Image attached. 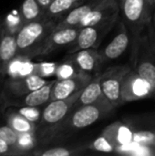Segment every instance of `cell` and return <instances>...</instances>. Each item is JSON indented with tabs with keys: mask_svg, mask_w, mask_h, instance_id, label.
<instances>
[{
	"mask_svg": "<svg viewBox=\"0 0 155 156\" xmlns=\"http://www.w3.org/2000/svg\"><path fill=\"white\" fill-rule=\"evenodd\" d=\"M115 108L107 99L93 104L76 107L59 123L50 127L37 128L35 133L37 146L48 145L54 141L65 138L71 133L87 128L109 114Z\"/></svg>",
	"mask_w": 155,
	"mask_h": 156,
	"instance_id": "6da1fadb",
	"label": "cell"
},
{
	"mask_svg": "<svg viewBox=\"0 0 155 156\" xmlns=\"http://www.w3.org/2000/svg\"><path fill=\"white\" fill-rule=\"evenodd\" d=\"M0 154H20V153L16 148L9 145L5 140L0 138Z\"/></svg>",
	"mask_w": 155,
	"mask_h": 156,
	"instance_id": "f1b7e54d",
	"label": "cell"
},
{
	"mask_svg": "<svg viewBox=\"0 0 155 156\" xmlns=\"http://www.w3.org/2000/svg\"><path fill=\"white\" fill-rule=\"evenodd\" d=\"M153 22H154V24H155V12H154V15H153Z\"/></svg>",
	"mask_w": 155,
	"mask_h": 156,
	"instance_id": "e575fe53",
	"label": "cell"
},
{
	"mask_svg": "<svg viewBox=\"0 0 155 156\" xmlns=\"http://www.w3.org/2000/svg\"><path fill=\"white\" fill-rule=\"evenodd\" d=\"M2 125H3V124H2Z\"/></svg>",
	"mask_w": 155,
	"mask_h": 156,
	"instance_id": "d590c367",
	"label": "cell"
},
{
	"mask_svg": "<svg viewBox=\"0 0 155 156\" xmlns=\"http://www.w3.org/2000/svg\"><path fill=\"white\" fill-rule=\"evenodd\" d=\"M6 124L11 126L15 131L20 134L25 133H35L37 126L35 122L26 118L23 113L16 112H7L5 116Z\"/></svg>",
	"mask_w": 155,
	"mask_h": 156,
	"instance_id": "d6986e66",
	"label": "cell"
},
{
	"mask_svg": "<svg viewBox=\"0 0 155 156\" xmlns=\"http://www.w3.org/2000/svg\"><path fill=\"white\" fill-rule=\"evenodd\" d=\"M121 7L117 0H100L82 19L79 27L96 25L120 15Z\"/></svg>",
	"mask_w": 155,
	"mask_h": 156,
	"instance_id": "8fae6325",
	"label": "cell"
},
{
	"mask_svg": "<svg viewBox=\"0 0 155 156\" xmlns=\"http://www.w3.org/2000/svg\"><path fill=\"white\" fill-rule=\"evenodd\" d=\"M105 99L100 84V74H99L93 77L90 83L82 90V92L76 102V107L93 104Z\"/></svg>",
	"mask_w": 155,
	"mask_h": 156,
	"instance_id": "ac0fdd59",
	"label": "cell"
},
{
	"mask_svg": "<svg viewBox=\"0 0 155 156\" xmlns=\"http://www.w3.org/2000/svg\"><path fill=\"white\" fill-rule=\"evenodd\" d=\"M58 64L56 63H39L34 64L33 73L39 75L43 78L56 76Z\"/></svg>",
	"mask_w": 155,
	"mask_h": 156,
	"instance_id": "83f0119b",
	"label": "cell"
},
{
	"mask_svg": "<svg viewBox=\"0 0 155 156\" xmlns=\"http://www.w3.org/2000/svg\"><path fill=\"white\" fill-rule=\"evenodd\" d=\"M57 22L48 17L23 24L16 33V58H31L39 53Z\"/></svg>",
	"mask_w": 155,
	"mask_h": 156,
	"instance_id": "7a4b0ae2",
	"label": "cell"
},
{
	"mask_svg": "<svg viewBox=\"0 0 155 156\" xmlns=\"http://www.w3.org/2000/svg\"><path fill=\"white\" fill-rule=\"evenodd\" d=\"M89 1H91V0H79V3H80V5H81V4L87 3V2H89Z\"/></svg>",
	"mask_w": 155,
	"mask_h": 156,
	"instance_id": "d6a6232c",
	"label": "cell"
},
{
	"mask_svg": "<svg viewBox=\"0 0 155 156\" xmlns=\"http://www.w3.org/2000/svg\"><path fill=\"white\" fill-rule=\"evenodd\" d=\"M16 33L5 26L0 30V80L4 79L11 61L16 58Z\"/></svg>",
	"mask_w": 155,
	"mask_h": 156,
	"instance_id": "30bf717a",
	"label": "cell"
},
{
	"mask_svg": "<svg viewBox=\"0 0 155 156\" xmlns=\"http://www.w3.org/2000/svg\"><path fill=\"white\" fill-rule=\"evenodd\" d=\"M149 5L151 6V8H153L155 7V0H147Z\"/></svg>",
	"mask_w": 155,
	"mask_h": 156,
	"instance_id": "1f68e13d",
	"label": "cell"
},
{
	"mask_svg": "<svg viewBox=\"0 0 155 156\" xmlns=\"http://www.w3.org/2000/svg\"><path fill=\"white\" fill-rule=\"evenodd\" d=\"M69 61L75 64L82 71L91 73L97 70L104 62L100 50L97 48H86L70 54Z\"/></svg>",
	"mask_w": 155,
	"mask_h": 156,
	"instance_id": "5bb4252c",
	"label": "cell"
},
{
	"mask_svg": "<svg viewBox=\"0 0 155 156\" xmlns=\"http://www.w3.org/2000/svg\"><path fill=\"white\" fill-rule=\"evenodd\" d=\"M57 81V79L48 81L44 86L37 90H35L20 98L15 99L9 102V105H16L23 107H39L50 101L51 90Z\"/></svg>",
	"mask_w": 155,
	"mask_h": 156,
	"instance_id": "9a60e30c",
	"label": "cell"
},
{
	"mask_svg": "<svg viewBox=\"0 0 155 156\" xmlns=\"http://www.w3.org/2000/svg\"><path fill=\"white\" fill-rule=\"evenodd\" d=\"M148 48H149L153 54H155V33L153 34V37H152V39H151V41H150V44H149Z\"/></svg>",
	"mask_w": 155,
	"mask_h": 156,
	"instance_id": "4dcf8cb0",
	"label": "cell"
},
{
	"mask_svg": "<svg viewBox=\"0 0 155 156\" xmlns=\"http://www.w3.org/2000/svg\"><path fill=\"white\" fill-rule=\"evenodd\" d=\"M132 142L142 145L155 147V133L149 131L134 132Z\"/></svg>",
	"mask_w": 155,
	"mask_h": 156,
	"instance_id": "4316f807",
	"label": "cell"
},
{
	"mask_svg": "<svg viewBox=\"0 0 155 156\" xmlns=\"http://www.w3.org/2000/svg\"><path fill=\"white\" fill-rule=\"evenodd\" d=\"M100 1V0H91L74 7L64 17H62L59 22L57 23L55 29L79 27L82 19Z\"/></svg>",
	"mask_w": 155,
	"mask_h": 156,
	"instance_id": "e0dca14e",
	"label": "cell"
},
{
	"mask_svg": "<svg viewBox=\"0 0 155 156\" xmlns=\"http://www.w3.org/2000/svg\"><path fill=\"white\" fill-rule=\"evenodd\" d=\"M80 72H82V70L79 69L75 64H73L70 61H67L58 66L57 72H56V79L58 80H66L74 77Z\"/></svg>",
	"mask_w": 155,
	"mask_h": 156,
	"instance_id": "d4e9b609",
	"label": "cell"
},
{
	"mask_svg": "<svg viewBox=\"0 0 155 156\" xmlns=\"http://www.w3.org/2000/svg\"><path fill=\"white\" fill-rule=\"evenodd\" d=\"M128 65H118L100 74V84L105 98L115 107L122 103V86L125 75L131 70Z\"/></svg>",
	"mask_w": 155,
	"mask_h": 156,
	"instance_id": "8992f818",
	"label": "cell"
},
{
	"mask_svg": "<svg viewBox=\"0 0 155 156\" xmlns=\"http://www.w3.org/2000/svg\"><path fill=\"white\" fill-rule=\"evenodd\" d=\"M92 78L93 77L90 73L82 71L78 75L66 80H57L51 90L50 101L66 99L75 94L76 92L83 90L90 83Z\"/></svg>",
	"mask_w": 155,
	"mask_h": 156,
	"instance_id": "9c48e42d",
	"label": "cell"
},
{
	"mask_svg": "<svg viewBox=\"0 0 155 156\" xmlns=\"http://www.w3.org/2000/svg\"><path fill=\"white\" fill-rule=\"evenodd\" d=\"M20 136H21V134L18 133L16 131H15L8 124L0 125V138L5 140L9 145L16 148L19 151L20 154H23L21 149L19 148Z\"/></svg>",
	"mask_w": 155,
	"mask_h": 156,
	"instance_id": "cb8c5ba5",
	"label": "cell"
},
{
	"mask_svg": "<svg viewBox=\"0 0 155 156\" xmlns=\"http://www.w3.org/2000/svg\"><path fill=\"white\" fill-rule=\"evenodd\" d=\"M130 43V36L126 24L124 21L119 22L117 33L112 37L105 48L100 51L103 61H111L120 58L128 48Z\"/></svg>",
	"mask_w": 155,
	"mask_h": 156,
	"instance_id": "4fadbf2b",
	"label": "cell"
},
{
	"mask_svg": "<svg viewBox=\"0 0 155 156\" xmlns=\"http://www.w3.org/2000/svg\"><path fill=\"white\" fill-rule=\"evenodd\" d=\"M75 1H76V2H77V3L79 4V5H80V3H79V0H75Z\"/></svg>",
	"mask_w": 155,
	"mask_h": 156,
	"instance_id": "836d02e7",
	"label": "cell"
},
{
	"mask_svg": "<svg viewBox=\"0 0 155 156\" xmlns=\"http://www.w3.org/2000/svg\"><path fill=\"white\" fill-rule=\"evenodd\" d=\"M93 151L100 153H113L115 152V146L104 136L100 135L97 139H95L92 144L89 146Z\"/></svg>",
	"mask_w": 155,
	"mask_h": 156,
	"instance_id": "484cf974",
	"label": "cell"
},
{
	"mask_svg": "<svg viewBox=\"0 0 155 156\" xmlns=\"http://www.w3.org/2000/svg\"><path fill=\"white\" fill-rule=\"evenodd\" d=\"M52 1H53V0H37V2L39 3V5H41V7L44 9L45 12H46L47 8L48 7V5L51 4Z\"/></svg>",
	"mask_w": 155,
	"mask_h": 156,
	"instance_id": "f546056e",
	"label": "cell"
},
{
	"mask_svg": "<svg viewBox=\"0 0 155 156\" xmlns=\"http://www.w3.org/2000/svg\"><path fill=\"white\" fill-rule=\"evenodd\" d=\"M121 11L127 27L134 35L141 33L151 18L147 0H121Z\"/></svg>",
	"mask_w": 155,
	"mask_h": 156,
	"instance_id": "277c9868",
	"label": "cell"
},
{
	"mask_svg": "<svg viewBox=\"0 0 155 156\" xmlns=\"http://www.w3.org/2000/svg\"><path fill=\"white\" fill-rule=\"evenodd\" d=\"M78 5L79 4L75 0H53L45 12V17L54 20L62 18Z\"/></svg>",
	"mask_w": 155,
	"mask_h": 156,
	"instance_id": "44dd1931",
	"label": "cell"
},
{
	"mask_svg": "<svg viewBox=\"0 0 155 156\" xmlns=\"http://www.w3.org/2000/svg\"><path fill=\"white\" fill-rule=\"evenodd\" d=\"M120 15L99 24L81 27L77 39L69 47L68 53L72 54L81 49L97 48L103 38L119 22Z\"/></svg>",
	"mask_w": 155,
	"mask_h": 156,
	"instance_id": "3957f363",
	"label": "cell"
},
{
	"mask_svg": "<svg viewBox=\"0 0 155 156\" xmlns=\"http://www.w3.org/2000/svg\"><path fill=\"white\" fill-rule=\"evenodd\" d=\"M134 132L126 124L121 122H115L109 126H107L103 132L102 135H104L116 148L129 144L132 143Z\"/></svg>",
	"mask_w": 155,
	"mask_h": 156,
	"instance_id": "2e32d148",
	"label": "cell"
},
{
	"mask_svg": "<svg viewBox=\"0 0 155 156\" xmlns=\"http://www.w3.org/2000/svg\"><path fill=\"white\" fill-rule=\"evenodd\" d=\"M79 30V27L54 29L47 38L39 56H48L61 48L69 47L77 39Z\"/></svg>",
	"mask_w": 155,
	"mask_h": 156,
	"instance_id": "7c38bea8",
	"label": "cell"
},
{
	"mask_svg": "<svg viewBox=\"0 0 155 156\" xmlns=\"http://www.w3.org/2000/svg\"><path fill=\"white\" fill-rule=\"evenodd\" d=\"M20 15L22 24H26L44 17L45 11L37 0H24L21 5Z\"/></svg>",
	"mask_w": 155,
	"mask_h": 156,
	"instance_id": "7402d4cb",
	"label": "cell"
},
{
	"mask_svg": "<svg viewBox=\"0 0 155 156\" xmlns=\"http://www.w3.org/2000/svg\"><path fill=\"white\" fill-rule=\"evenodd\" d=\"M82 90L75 94L61 100L50 101L41 112L39 125L37 128H46L56 125L65 120L68 115L76 108V102L78 101Z\"/></svg>",
	"mask_w": 155,
	"mask_h": 156,
	"instance_id": "5b68a950",
	"label": "cell"
},
{
	"mask_svg": "<svg viewBox=\"0 0 155 156\" xmlns=\"http://www.w3.org/2000/svg\"><path fill=\"white\" fill-rule=\"evenodd\" d=\"M85 149H86L85 146H79V147L56 146V147H49V148H35V150L30 154L34 155L40 156H69L79 154Z\"/></svg>",
	"mask_w": 155,
	"mask_h": 156,
	"instance_id": "603a6c76",
	"label": "cell"
},
{
	"mask_svg": "<svg viewBox=\"0 0 155 156\" xmlns=\"http://www.w3.org/2000/svg\"><path fill=\"white\" fill-rule=\"evenodd\" d=\"M135 70L151 84L155 94V54L149 48L147 53L136 62Z\"/></svg>",
	"mask_w": 155,
	"mask_h": 156,
	"instance_id": "ffe728a7",
	"label": "cell"
},
{
	"mask_svg": "<svg viewBox=\"0 0 155 156\" xmlns=\"http://www.w3.org/2000/svg\"><path fill=\"white\" fill-rule=\"evenodd\" d=\"M48 81L45 78L35 73L27 74L22 78L9 79L5 82L4 99L7 104L15 99L20 98L35 90L47 84Z\"/></svg>",
	"mask_w": 155,
	"mask_h": 156,
	"instance_id": "ba28073f",
	"label": "cell"
},
{
	"mask_svg": "<svg viewBox=\"0 0 155 156\" xmlns=\"http://www.w3.org/2000/svg\"><path fill=\"white\" fill-rule=\"evenodd\" d=\"M154 94L151 84L135 69H131L124 77L122 86V103L149 98Z\"/></svg>",
	"mask_w": 155,
	"mask_h": 156,
	"instance_id": "52a82bcc",
	"label": "cell"
}]
</instances>
